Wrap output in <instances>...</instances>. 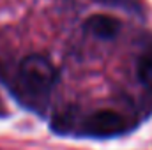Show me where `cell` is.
Instances as JSON below:
<instances>
[{"label": "cell", "instance_id": "1", "mask_svg": "<svg viewBox=\"0 0 152 150\" xmlns=\"http://www.w3.org/2000/svg\"><path fill=\"white\" fill-rule=\"evenodd\" d=\"M18 90L27 97L28 103L39 104L44 103L57 83V71L53 64L42 55L25 57L16 73Z\"/></svg>", "mask_w": 152, "mask_h": 150}, {"label": "cell", "instance_id": "2", "mask_svg": "<svg viewBox=\"0 0 152 150\" xmlns=\"http://www.w3.org/2000/svg\"><path fill=\"white\" fill-rule=\"evenodd\" d=\"M131 127L129 120L113 110H99L78 122V134L92 136V138H112L127 133Z\"/></svg>", "mask_w": 152, "mask_h": 150}, {"label": "cell", "instance_id": "3", "mask_svg": "<svg viewBox=\"0 0 152 150\" xmlns=\"http://www.w3.org/2000/svg\"><path fill=\"white\" fill-rule=\"evenodd\" d=\"M120 21L110 14H92L85 20V30L97 39H113L120 32Z\"/></svg>", "mask_w": 152, "mask_h": 150}, {"label": "cell", "instance_id": "4", "mask_svg": "<svg viewBox=\"0 0 152 150\" xmlns=\"http://www.w3.org/2000/svg\"><path fill=\"white\" fill-rule=\"evenodd\" d=\"M136 76L145 88L152 90V50H147L140 57L136 66Z\"/></svg>", "mask_w": 152, "mask_h": 150}]
</instances>
